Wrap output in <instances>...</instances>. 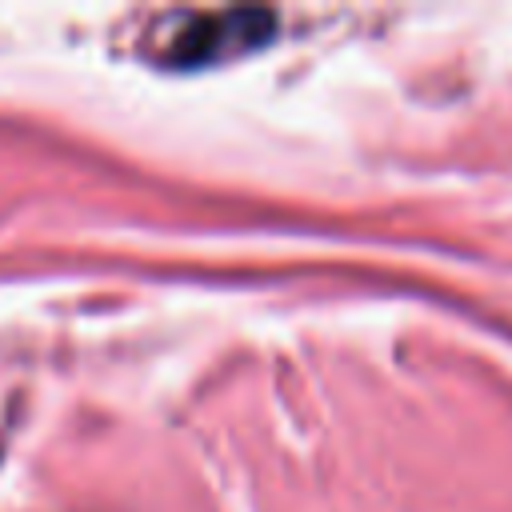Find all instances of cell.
<instances>
[{
    "label": "cell",
    "mask_w": 512,
    "mask_h": 512,
    "mask_svg": "<svg viewBox=\"0 0 512 512\" xmlns=\"http://www.w3.org/2000/svg\"><path fill=\"white\" fill-rule=\"evenodd\" d=\"M156 56L172 68H200L252 52L272 36V12L264 8H216V12H180L152 28Z\"/></svg>",
    "instance_id": "cell-1"
}]
</instances>
